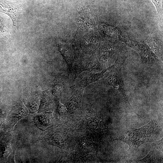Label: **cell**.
Masks as SVG:
<instances>
[{"label":"cell","instance_id":"cell-1","mask_svg":"<svg viewBox=\"0 0 163 163\" xmlns=\"http://www.w3.org/2000/svg\"><path fill=\"white\" fill-rule=\"evenodd\" d=\"M156 126L155 121H152L140 128L120 131L115 135L114 139L124 142L129 145V150L134 151L152 139L157 130Z\"/></svg>","mask_w":163,"mask_h":163},{"label":"cell","instance_id":"cell-2","mask_svg":"<svg viewBox=\"0 0 163 163\" xmlns=\"http://www.w3.org/2000/svg\"><path fill=\"white\" fill-rule=\"evenodd\" d=\"M110 71V72L106 77V81L109 85L116 88L119 91L123 97L128 108L139 117V115L136 112L132 107L126 94L125 85L121 70L118 67H116L115 64L113 65Z\"/></svg>","mask_w":163,"mask_h":163},{"label":"cell","instance_id":"cell-3","mask_svg":"<svg viewBox=\"0 0 163 163\" xmlns=\"http://www.w3.org/2000/svg\"><path fill=\"white\" fill-rule=\"evenodd\" d=\"M120 42L113 40L111 42L104 43L100 46L98 51L97 59L104 69L111 63L113 55L119 52L123 46L124 45Z\"/></svg>","mask_w":163,"mask_h":163},{"label":"cell","instance_id":"cell-4","mask_svg":"<svg viewBox=\"0 0 163 163\" xmlns=\"http://www.w3.org/2000/svg\"><path fill=\"white\" fill-rule=\"evenodd\" d=\"M74 81L69 75L59 74L50 84V91L54 96L60 98L65 93L73 89Z\"/></svg>","mask_w":163,"mask_h":163},{"label":"cell","instance_id":"cell-5","mask_svg":"<svg viewBox=\"0 0 163 163\" xmlns=\"http://www.w3.org/2000/svg\"><path fill=\"white\" fill-rule=\"evenodd\" d=\"M126 46L132 48L139 54L143 63L152 64L158 61V57L144 43H140L130 38Z\"/></svg>","mask_w":163,"mask_h":163},{"label":"cell","instance_id":"cell-6","mask_svg":"<svg viewBox=\"0 0 163 163\" xmlns=\"http://www.w3.org/2000/svg\"><path fill=\"white\" fill-rule=\"evenodd\" d=\"M74 64L73 66V69L75 72L74 81L78 75L83 71L98 72L104 69L97 58L94 56L82 59Z\"/></svg>","mask_w":163,"mask_h":163},{"label":"cell","instance_id":"cell-7","mask_svg":"<svg viewBox=\"0 0 163 163\" xmlns=\"http://www.w3.org/2000/svg\"><path fill=\"white\" fill-rule=\"evenodd\" d=\"M84 88L75 84L72 91L71 96L65 103L68 113H73L81 108L82 95Z\"/></svg>","mask_w":163,"mask_h":163},{"label":"cell","instance_id":"cell-8","mask_svg":"<svg viewBox=\"0 0 163 163\" xmlns=\"http://www.w3.org/2000/svg\"><path fill=\"white\" fill-rule=\"evenodd\" d=\"M29 110L25 105L21 102L14 106L8 115V125L11 130L16 123L21 119L29 113Z\"/></svg>","mask_w":163,"mask_h":163},{"label":"cell","instance_id":"cell-9","mask_svg":"<svg viewBox=\"0 0 163 163\" xmlns=\"http://www.w3.org/2000/svg\"><path fill=\"white\" fill-rule=\"evenodd\" d=\"M58 50L62 55L68 66L69 75L72 78L73 66L75 61V55L73 49L70 45L61 42L57 43Z\"/></svg>","mask_w":163,"mask_h":163},{"label":"cell","instance_id":"cell-10","mask_svg":"<svg viewBox=\"0 0 163 163\" xmlns=\"http://www.w3.org/2000/svg\"><path fill=\"white\" fill-rule=\"evenodd\" d=\"M34 120L37 128L43 131L53 127L56 123L52 112L38 113L34 116Z\"/></svg>","mask_w":163,"mask_h":163},{"label":"cell","instance_id":"cell-11","mask_svg":"<svg viewBox=\"0 0 163 163\" xmlns=\"http://www.w3.org/2000/svg\"><path fill=\"white\" fill-rule=\"evenodd\" d=\"M19 11V6L15 2L6 0H0V12L8 15L13 22L12 28H15L17 17Z\"/></svg>","mask_w":163,"mask_h":163},{"label":"cell","instance_id":"cell-12","mask_svg":"<svg viewBox=\"0 0 163 163\" xmlns=\"http://www.w3.org/2000/svg\"><path fill=\"white\" fill-rule=\"evenodd\" d=\"M56 99L50 91L43 92L38 113L53 112L56 108Z\"/></svg>","mask_w":163,"mask_h":163},{"label":"cell","instance_id":"cell-13","mask_svg":"<svg viewBox=\"0 0 163 163\" xmlns=\"http://www.w3.org/2000/svg\"><path fill=\"white\" fill-rule=\"evenodd\" d=\"M144 43L148 46L156 56L162 60V42L155 34H152Z\"/></svg>","mask_w":163,"mask_h":163},{"label":"cell","instance_id":"cell-14","mask_svg":"<svg viewBox=\"0 0 163 163\" xmlns=\"http://www.w3.org/2000/svg\"><path fill=\"white\" fill-rule=\"evenodd\" d=\"M113 65L104 69L101 72L96 73H90L85 76L77 84L78 86L85 89L88 85L91 83L99 80L102 78L104 74L107 71H109Z\"/></svg>","mask_w":163,"mask_h":163},{"label":"cell","instance_id":"cell-15","mask_svg":"<svg viewBox=\"0 0 163 163\" xmlns=\"http://www.w3.org/2000/svg\"><path fill=\"white\" fill-rule=\"evenodd\" d=\"M155 6L158 13V19L159 25L162 30L163 27V3L162 0H151Z\"/></svg>","mask_w":163,"mask_h":163},{"label":"cell","instance_id":"cell-16","mask_svg":"<svg viewBox=\"0 0 163 163\" xmlns=\"http://www.w3.org/2000/svg\"><path fill=\"white\" fill-rule=\"evenodd\" d=\"M55 109L56 113L59 116L65 115L68 113L66 106L60 103L59 98L57 97Z\"/></svg>","mask_w":163,"mask_h":163},{"label":"cell","instance_id":"cell-17","mask_svg":"<svg viewBox=\"0 0 163 163\" xmlns=\"http://www.w3.org/2000/svg\"><path fill=\"white\" fill-rule=\"evenodd\" d=\"M139 162L142 163L156 162L154 149L151 151L145 157L139 161Z\"/></svg>","mask_w":163,"mask_h":163},{"label":"cell","instance_id":"cell-18","mask_svg":"<svg viewBox=\"0 0 163 163\" xmlns=\"http://www.w3.org/2000/svg\"><path fill=\"white\" fill-rule=\"evenodd\" d=\"M99 121V120L96 118H91L88 121V127L91 129H96L98 125Z\"/></svg>","mask_w":163,"mask_h":163},{"label":"cell","instance_id":"cell-19","mask_svg":"<svg viewBox=\"0 0 163 163\" xmlns=\"http://www.w3.org/2000/svg\"><path fill=\"white\" fill-rule=\"evenodd\" d=\"M154 147L159 150L163 151V138L159 141H156L152 144Z\"/></svg>","mask_w":163,"mask_h":163},{"label":"cell","instance_id":"cell-20","mask_svg":"<svg viewBox=\"0 0 163 163\" xmlns=\"http://www.w3.org/2000/svg\"><path fill=\"white\" fill-rule=\"evenodd\" d=\"M5 27L2 19L0 16V33H3L5 30Z\"/></svg>","mask_w":163,"mask_h":163}]
</instances>
